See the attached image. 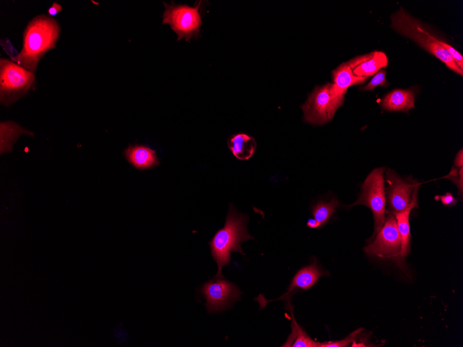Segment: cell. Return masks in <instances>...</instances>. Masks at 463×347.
<instances>
[{"mask_svg": "<svg viewBox=\"0 0 463 347\" xmlns=\"http://www.w3.org/2000/svg\"><path fill=\"white\" fill-rule=\"evenodd\" d=\"M60 33L59 24L54 19L45 15L37 16L27 25L23 48L12 60L34 73L42 56L55 48Z\"/></svg>", "mask_w": 463, "mask_h": 347, "instance_id": "6da1fadb", "label": "cell"}, {"mask_svg": "<svg viewBox=\"0 0 463 347\" xmlns=\"http://www.w3.org/2000/svg\"><path fill=\"white\" fill-rule=\"evenodd\" d=\"M248 217L238 213L230 204L223 228L220 229L209 242L211 254L218 265L215 276H222V269L231 262L232 252L245 255L241 243L254 238L247 229Z\"/></svg>", "mask_w": 463, "mask_h": 347, "instance_id": "7a4b0ae2", "label": "cell"}, {"mask_svg": "<svg viewBox=\"0 0 463 347\" xmlns=\"http://www.w3.org/2000/svg\"><path fill=\"white\" fill-rule=\"evenodd\" d=\"M392 27L443 62L449 69L462 75L463 71L456 64L448 52L441 45L442 39L417 19L401 8L391 17Z\"/></svg>", "mask_w": 463, "mask_h": 347, "instance_id": "3957f363", "label": "cell"}, {"mask_svg": "<svg viewBox=\"0 0 463 347\" xmlns=\"http://www.w3.org/2000/svg\"><path fill=\"white\" fill-rule=\"evenodd\" d=\"M35 80L33 72L30 71L12 60H0V101L8 106L24 96L33 87Z\"/></svg>", "mask_w": 463, "mask_h": 347, "instance_id": "277c9868", "label": "cell"}, {"mask_svg": "<svg viewBox=\"0 0 463 347\" xmlns=\"http://www.w3.org/2000/svg\"><path fill=\"white\" fill-rule=\"evenodd\" d=\"M384 171V168H378L372 170L362 185L361 193L358 199L349 206L351 207L362 204L371 209L374 218V234L381 229L385 219L386 198Z\"/></svg>", "mask_w": 463, "mask_h": 347, "instance_id": "5b68a950", "label": "cell"}, {"mask_svg": "<svg viewBox=\"0 0 463 347\" xmlns=\"http://www.w3.org/2000/svg\"><path fill=\"white\" fill-rule=\"evenodd\" d=\"M331 83L317 87L302 106L304 121L313 125L330 121L336 110L342 105L332 95Z\"/></svg>", "mask_w": 463, "mask_h": 347, "instance_id": "8992f818", "label": "cell"}, {"mask_svg": "<svg viewBox=\"0 0 463 347\" xmlns=\"http://www.w3.org/2000/svg\"><path fill=\"white\" fill-rule=\"evenodd\" d=\"M200 292L206 299L208 313H217L231 308L240 300L242 292L223 276H215L204 283Z\"/></svg>", "mask_w": 463, "mask_h": 347, "instance_id": "52a82bcc", "label": "cell"}, {"mask_svg": "<svg viewBox=\"0 0 463 347\" xmlns=\"http://www.w3.org/2000/svg\"><path fill=\"white\" fill-rule=\"evenodd\" d=\"M164 5L166 8L162 23L170 25L178 37L177 41L183 38L189 41L193 36L198 35L202 24L200 4L195 7Z\"/></svg>", "mask_w": 463, "mask_h": 347, "instance_id": "ba28073f", "label": "cell"}, {"mask_svg": "<svg viewBox=\"0 0 463 347\" xmlns=\"http://www.w3.org/2000/svg\"><path fill=\"white\" fill-rule=\"evenodd\" d=\"M364 251L369 256L379 258L401 257V237L392 214H388L374 241L367 246Z\"/></svg>", "mask_w": 463, "mask_h": 347, "instance_id": "9c48e42d", "label": "cell"}, {"mask_svg": "<svg viewBox=\"0 0 463 347\" xmlns=\"http://www.w3.org/2000/svg\"><path fill=\"white\" fill-rule=\"evenodd\" d=\"M386 182L388 184L387 201L392 213L404 211L409 206L412 191L417 184L404 181L390 169L386 172Z\"/></svg>", "mask_w": 463, "mask_h": 347, "instance_id": "30bf717a", "label": "cell"}, {"mask_svg": "<svg viewBox=\"0 0 463 347\" xmlns=\"http://www.w3.org/2000/svg\"><path fill=\"white\" fill-rule=\"evenodd\" d=\"M348 64L354 75L368 78L387 65V57L383 52L373 51L367 55L356 57L348 62Z\"/></svg>", "mask_w": 463, "mask_h": 347, "instance_id": "8fae6325", "label": "cell"}, {"mask_svg": "<svg viewBox=\"0 0 463 347\" xmlns=\"http://www.w3.org/2000/svg\"><path fill=\"white\" fill-rule=\"evenodd\" d=\"M333 84H331V90L335 99L343 104L344 96L347 89L353 84H361L367 79V77H358L353 74L348 62L340 64L333 72Z\"/></svg>", "mask_w": 463, "mask_h": 347, "instance_id": "7c38bea8", "label": "cell"}, {"mask_svg": "<svg viewBox=\"0 0 463 347\" xmlns=\"http://www.w3.org/2000/svg\"><path fill=\"white\" fill-rule=\"evenodd\" d=\"M124 154L128 161L138 170L150 169L159 163L155 151L146 145H129Z\"/></svg>", "mask_w": 463, "mask_h": 347, "instance_id": "4fadbf2b", "label": "cell"}, {"mask_svg": "<svg viewBox=\"0 0 463 347\" xmlns=\"http://www.w3.org/2000/svg\"><path fill=\"white\" fill-rule=\"evenodd\" d=\"M414 94L412 89H394L382 100L381 106L388 111H403L408 112L415 107Z\"/></svg>", "mask_w": 463, "mask_h": 347, "instance_id": "5bb4252c", "label": "cell"}, {"mask_svg": "<svg viewBox=\"0 0 463 347\" xmlns=\"http://www.w3.org/2000/svg\"><path fill=\"white\" fill-rule=\"evenodd\" d=\"M418 184L415 186L412 195V199L409 206L403 211L400 213H392L394 215L396 226L399 234L401 237V257L404 258L409 252L410 250V229L409 224V217L411 210L417 207V191H418Z\"/></svg>", "mask_w": 463, "mask_h": 347, "instance_id": "9a60e30c", "label": "cell"}, {"mask_svg": "<svg viewBox=\"0 0 463 347\" xmlns=\"http://www.w3.org/2000/svg\"><path fill=\"white\" fill-rule=\"evenodd\" d=\"M324 274L315 263L302 268L293 277L286 293L277 299H287L296 288L304 290L311 288Z\"/></svg>", "mask_w": 463, "mask_h": 347, "instance_id": "2e32d148", "label": "cell"}, {"mask_svg": "<svg viewBox=\"0 0 463 347\" xmlns=\"http://www.w3.org/2000/svg\"><path fill=\"white\" fill-rule=\"evenodd\" d=\"M0 152L1 154L12 151V148L21 134L33 136V133L12 121L0 123Z\"/></svg>", "mask_w": 463, "mask_h": 347, "instance_id": "e0dca14e", "label": "cell"}, {"mask_svg": "<svg viewBox=\"0 0 463 347\" xmlns=\"http://www.w3.org/2000/svg\"><path fill=\"white\" fill-rule=\"evenodd\" d=\"M228 145L237 159L247 160L254 153L256 143L254 139L245 134H238L229 139Z\"/></svg>", "mask_w": 463, "mask_h": 347, "instance_id": "ac0fdd59", "label": "cell"}, {"mask_svg": "<svg viewBox=\"0 0 463 347\" xmlns=\"http://www.w3.org/2000/svg\"><path fill=\"white\" fill-rule=\"evenodd\" d=\"M292 332L282 346L320 347L321 343L313 341L296 322L292 314Z\"/></svg>", "mask_w": 463, "mask_h": 347, "instance_id": "d6986e66", "label": "cell"}, {"mask_svg": "<svg viewBox=\"0 0 463 347\" xmlns=\"http://www.w3.org/2000/svg\"><path fill=\"white\" fill-rule=\"evenodd\" d=\"M339 203L335 197L329 202H320L312 208V214L314 218L320 223V226L324 225L330 219L335 211Z\"/></svg>", "mask_w": 463, "mask_h": 347, "instance_id": "ffe728a7", "label": "cell"}, {"mask_svg": "<svg viewBox=\"0 0 463 347\" xmlns=\"http://www.w3.org/2000/svg\"><path fill=\"white\" fill-rule=\"evenodd\" d=\"M362 328L358 329L356 331L353 332L348 337L341 341H329L324 343H321L320 347H344L347 346L350 344L354 341L356 335L360 332Z\"/></svg>", "mask_w": 463, "mask_h": 347, "instance_id": "44dd1931", "label": "cell"}, {"mask_svg": "<svg viewBox=\"0 0 463 347\" xmlns=\"http://www.w3.org/2000/svg\"><path fill=\"white\" fill-rule=\"evenodd\" d=\"M385 71L384 70H379L371 80V81L363 88L362 90L371 91L377 86H387V82L385 81Z\"/></svg>", "mask_w": 463, "mask_h": 347, "instance_id": "7402d4cb", "label": "cell"}, {"mask_svg": "<svg viewBox=\"0 0 463 347\" xmlns=\"http://www.w3.org/2000/svg\"><path fill=\"white\" fill-rule=\"evenodd\" d=\"M441 45L448 52L456 64L462 70L463 69V58L462 55L457 52L452 46L446 43L443 39L441 42Z\"/></svg>", "mask_w": 463, "mask_h": 347, "instance_id": "603a6c76", "label": "cell"}, {"mask_svg": "<svg viewBox=\"0 0 463 347\" xmlns=\"http://www.w3.org/2000/svg\"><path fill=\"white\" fill-rule=\"evenodd\" d=\"M440 199L442 204L445 206H453L456 204L457 200L451 193H446L444 195H437L435 199Z\"/></svg>", "mask_w": 463, "mask_h": 347, "instance_id": "cb8c5ba5", "label": "cell"}, {"mask_svg": "<svg viewBox=\"0 0 463 347\" xmlns=\"http://www.w3.org/2000/svg\"><path fill=\"white\" fill-rule=\"evenodd\" d=\"M61 10H62V6L60 4L54 2L48 10V13L50 16H55L58 12H60Z\"/></svg>", "mask_w": 463, "mask_h": 347, "instance_id": "d4e9b609", "label": "cell"}, {"mask_svg": "<svg viewBox=\"0 0 463 347\" xmlns=\"http://www.w3.org/2000/svg\"><path fill=\"white\" fill-rule=\"evenodd\" d=\"M455 166L457 168H461L463 166V152L462 149H461L456 155L455 159Z\"/></svg>", "mask_w": 463, "mask_h": 347, "instance_id": "484cf974", "label": "cell"}, {"mask_svg": "<svg viewBox=\"0 0 463 347\" xmlns=\"http://www.w3.org/2000/svg\"><path fill=\"white\" fill-rule=\"evenodd\" d=\"M307 226L315 229L320 226V224L315 218H310L307 221Z\"/></svg>", "mask_w": 463, "mask_h": 347, "instance_id": "4316f807", "label": "cell"}]
</instances>
